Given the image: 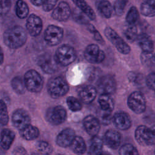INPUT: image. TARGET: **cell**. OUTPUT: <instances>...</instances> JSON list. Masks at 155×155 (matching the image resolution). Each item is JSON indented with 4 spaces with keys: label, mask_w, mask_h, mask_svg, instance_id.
<instances>
[{
    "label": "cell",
    "mask_w": 155,
    "mask_h": 155,
    "mask_svg": "<svg viewBox=\"0 0 155 155\" xmlns=\"http://www.w3.org/2000/svg\"><path fill=\"white\" fill-rule=\"evenodd\" d=\"M4 42L9 48L12 49L22 47L26 42L27 34L21 26L16 25L7 29L4 33Z\"/></svg>",
    "instance_id": "obj_1"
},
{
    "label": "cell",
    "mask_w": 155,
    "mask_h": 155,
    "mask_svg": "<svg viewBox=\"0 0 155 155\" xmlns=\"http://www.w3.org/2000/svg\"><path fill=\"white\" fill-rule=\"evenodd\" d=\"M134 137L137 142L142 146L155 145V125L150 127L145 125L137 127Z\"/></svg>",
    "instance_id": "obj_2"
},
{
    "label": "cell",
    "mask_w": 155,
    "mask_h": 155,
    "mask_svg": "<svg viewBox=\"0 0 155 155\" xmlns=\"http://www.w3.org/2000/svg\"><path fill=\"white\" fill-rule=\"evenodd\" d=\"M69 90L67 81L62 77H55L48 83V92L53 98H59L67 93Z\"/></svg>",
    "instance_id": "obj_3"
},
{
    "label": "cell",
    "mask_w": 155,
    "mask_h": 155,
    "mask_svg": "<svg viewBox=\"0 0 155 155\" xmlns=\"http://www.w3.org/2000/svg\"><path fill=\"white\" fill-rule=\"evenodd\" d=\"M24 81L26 88L32 93L41 91L44 85L42 77L35 70H30L25 73Z\"/></svg>",
    "instance_id": "obj_4"
},
{
    "label": "cell",
    "mask_w": 155,
    "mask_h": 155,
    "mask_svg": "<svg viewBox=\"0 0 155 155\" xmlns=\"http://www.w3.org/2000/svg\"><path fill=\"white\" fill-rule=\"evenodd\" d=\"M54 56L59 65L67 66L74 62L76 58V54L72 47L62 45L57 49Z\"/></svg>",
    "instance_id": "obj_5"
},
{
    "label": "cell",
    "mask_w": 155,
    "mask_h": 155,
    "mask_svg": "<svg viewBox=\"0 0 155 155\" xmlns=\"http://www.w3.org/2000/svg\"><path fill=\"white\" fill-rule=\"evenodd\" d=\"M104 33L106 38L115 46L120 53L127 54L130 52L131 49L128 44L113 28L106 27Z\"/></svg>",
    "instance_id": "obj_6"
},
{
    "label": "cell",
    "mask_w": 155,
    "mask_h": 155,
    "mask_svg": "<svg viewBox=\"0 0 155 155\" xmlns=\"http://www.w3.org/2000/svg\"><path fill=\"white\" fill-rule=\"evenodd\" d=\"M127 104L130 110L136 114L143 113L147 107L145 98L143 94L139 91H134L130 94L128 97Z\"/></svg>",
    "instance_id": "obj_7"
},
{
    "label": "cell",
    "mask_w": 155,
    "mask_h": 155,
    "mask_svg": "<svg viewBox=\"0 0 155 155\" xmlns=\"http://www.w3.org/2000/svg\"><path fill=\"white\" fill-rule=\"evenodd\" d=\"M46 117L48 122L54 125L62 124L67 118V111L64 107L57 105L49 108L46 113Z\"/></svg>",
    "instance_id": "obj_8"
},
{
    "label": "cell",
    "mask_w": 155,
    "mask_h": 155,
    "mask_svg": "<svg viewBox=\"0 0 155 155\" xmlns=\"http://www.w3.org/2000/svg\"><path fill=\"white\" fill-rule=\"evenodd\" d=\"M64 36L63 29L58 26L51 25L48 26L44 33V39L45 42L51 46L59 44Z\"/></svg>",
    "instance_id": "obj_9"
},
{
    "label": "cell",
    "mask_w": 155,
    "mask_h": 155,
    "mask_svg": "<svg viewBox=\"0 0 155 155\" xmlns=\"http://www.w3.org/2000/svg\"><path fill=\"white\" fill-rule=\"evenodd\" d=\"M105 56V53L97 45L94 44L88 45L84 51L85 59L92 64L102 62L104 60Z\"/></svg>",
    "instance_id": "obj_10"
},
{
    "label": "cell",
    "mask_w": 155,
    "mask_h": 155,
    "mask_svg": "<svg viewBox=\"0 0 155 155\" xmlns=\"http://www.w3.org/2000/svg\"><path fill=\"white\" fill-rule=\"evenodd\" d=\"M12 120L13 125L17 129L21 130L30 123V116L28 112L22 108L15 110L12 117Z\"/></svg>",
    "instance_id": "obj_11"
},
{
    "label": "cell",
    "mask_w": 155,
    "mask_h": 155,
    "mask_svg": "<svg viewBox=\"0 0 155 155\" xmlns=\"http://www.w3.org/2000/svg\"><path fill=\"white\" fill-rule=\"evenodd\" d=\"M38 64L44 72L49 74L56 72L59 65L55 56L50 54H45L42 56L39 59Z\"/></svg>",
    "instance_id": "obj_12"
},
{
    "label": "cell",
    "mask_w": 155,
    "mask_h": 155,
    "mask_svg": "<svg viewBox=\"0 0 155 155\" xmlns=\"http://www.w3.org/2000/svg\"><path fill=\"white\" fill-rule=\"evenodd\" d=\"M97 88L102 94H111L116 89V83L114 78L111 75H106L99 79Z\"/></svg>",
    "instance_id": "obj_13"
},
{
    "label": "cell",
    "mask_w": 155,
    "mask_h": 155,
    "mask_svg": "<svg viewBox=\"0 0 155 155\" xmlns=\"http://www.w3.org/2000/svg\"><path fill=\"white\" fill-rule=\"evenodd\" d=\"M121 134L115 130H108L104 136L103 142L107 147L111 149H117L122 143Z\"/></svg>",
    "instance_id": "obj_14"
},
{
    "label": "cell",
    "mask_w": 155,
    "mask_h": 155,
    "mask_svg": "<svg viewBox=\"0 0 155 155\" xmlns=\"http://www.w3.org/2000/svg\"><path fill=\"white\" fill-rule=\"evenodd\" d=\"M26 28L29 34L32 36H37L40 35L42 30V21L38 16L31 14L27 20Z\"/></svg>",
    "instance_id": "obj_15"
},
{
    "label": "cell",
    "mask_w": 155,
    "mask_h": 155,
    "mask_svg": "<svg viewBox=\"0 0 155 155\" xmlns=\"http://www.w3.org/2000/svg\"><path fill=\"white\" fill-rule=\"evenodd\" d=\"M112 120L115 127L120 130H128L132 125V120L130 115L124 111L115 113Z\"/></svg>",
    "instance_id": "obj_16"
},
{
    "label": "cell",
    "mask_w": 155,
    "mask_h": 155,
    "mask_svg": "<svg viewBox=\"0 0 155 155\" xmlns=\"http://www.w3.org/2000/svg\"><path fill=\"white\" fill-rule=\"evenodd\" d=\"M76 137L75 132L71 128H66L62 130L56 137V143L61 147H70Z\"/></svg>",
    "instance_id": "obj_17"
},
{
    "label": "cell",
    "mask_w": 155,
    "mask_h": 155,
    "mask_svg": "<svg viewBox=\"0 0 155 155\" xmlns=\"http://www.w3.org/2000/svg\"><path fill=\"white\" fill-rule=\"evenodd\" d=\"M83 124L86 132L92 137L97 136L99 133L101 128L100 122L96 117L93 115L86 116L84 119Z\"/></svg>",
    "instance_id": "obj_18"
},
{
    "label": "cell",
    "mask_w": 155,
    "mask_h": 155,
    "mask_svg": "<svg viewBox=\"0 0 155 155\" xmlns=\"http://www.w3.org/2000/svg\"><path fill=\"white\" fill-rule=\"evenodd\" d=\"M71 14L69 5L66 2H61L53 10L51 16L53 19L59 21H67Z\"/></svg>",
    "instance_id": "obj_19"
},
{
    "label": "cell",
    "mask_w": 155,
    "mask_h": 155,
    "mask_svg": "<svg viewBox=\"0 0 155 155\" xmlns=\"http://www.w3.org/2000/svg\"><path fill=\"white\" fill-rule=\"evenodd\" d=\"M97 95L96 89L92 85H86L79 90V96L84 103L90 104L95 99Z\"/></svg>",
    "instance_id": "obj_20"
},
{
    "label": "cell",
    "mask_w": 155,
    "mask_h": 155,
    "mask_svg": "<svg viewBox=\"0 0 155 155\" xmlns=\"http://www.w3.org/2000/svg\"><path fill=\"white\" fill-rule=\"evenodd\" d=\"M0 135V145L1 148L4 150H8L15 137L14 132L8 128H5L1 131Z\"/></svg>",
    "instance_id": "obj_21"
},
{
    "label": "cell",
    "mask_w": 155,
    "mask_h": 155,
    "mask_svg": "<svg viewBox=\"0 0 155 155\" xmlns=\"http://www.w3.org/2000/svg\"><path fill=\"white\" fill-rule=\"evenodd\" d=\"M137 43L143 52H152L154 50V45L151 38L145 33L138 35Z\"/></svg>",
    "instance_id": "obj_22"
},
{
    "label": "cell",
    "mask_w": 155,
    "mask_h": 155,
    "mask_svg": "<svg viewBox=\"0 0 155 155\" xmlns=\"http://www.w3.org/2000/svg\"><path fill=\"white\" fill-rule=\"evenodd\" d=\"M101 110L104 112L111 113L114 109V101L109 94H101L98 100Z\"/></svg>",
    "instance_id": "obj_23"
},
{
    "label": "cell",
    "mask_w": 155,
    "mask_h": 155,
    "mask_svg": "<svg viewBox=\"0 0 155 155\" xmlns=\"http://www.w3.org/2000/svg\"><path fill=\"white\" fill-rule=\"evenodd\" d=\"M96 6L99 13L106 18L111 17L113 8L111 3L107 0H96Z\"/></svg>",
    "instance_id": "obj_24"
},
{
    "label": "cell",
    "mask_w": 155,
    "mask_h": 155,
    "mask_svg": "<svg viewBox=\"0 0 155 155\" xmlns=\"http://www.w3.org/2000/svg\"><path fill=\"white\" fill-rule=\"evenodd\" d=\"M104 142L97 136H94L91 138L88 147V153L89 155H98L101 153L103 148Z\"/></svg>",
    "instance_id": "obj_25"
},
{
    "label": "cell",
    "mask_w": 155,
    "mask_h": 155,
    "mask_svg": "<svg viewBox=\"0 0 155 155\" xmlns=\"http://www.w3.org/2000/svg\"><path fill=\"white\" fill-rule=\"evenodd\" d=\"M71 150L78 155H82L85 153L87 147L84 139L81 136H76L70 146Z\"/></svg>",
    "instance_id": "obj_26"
},
{
    "label": "cell",
    "mask_w": 155,
    "mask_h": 155,
    "mask_svg": "<svg viewBox=\"0 0 155 155\" xmlns=\"http://www.w3.org/2000/svg\"><path fill=\"white\" fill-rule=\"evenodd\" d=\"M79 9L88 18L94 20L96 18V15L93 10L85 2V0H71Z\"/></svg>",
    "instance_id": "obj_27"
},
{
    "label": "cell",
    "mask_w": 155,
    "mask_h": 155,
    "mask_svg": "<svg viewBox=\"0 0 155 155\" xmlns=\"http://www.w3.org/2000/svg\"><path fill=\"white\" fill-rule=\"evenodd\" d=\"M142 15L148 17L155 16V0H143L140 5Z\"/></svg>",
    "instance_id": "obj_28"
},
{
    "label": "cell",
    "mask_w": 155,
    "mask_h": 155,
    "mask_svg": "<svg viewBox=\"0 0 155 155\" xmlns=\"http://www.w3.org/2000/svg\"><path fill=\"white\" fill-rule=\"evenodd\" d=\"M20 133L25 139L32 140L38 137L39 131L37 127L30 124L22 130H20Z\"/></svg>",
    "instance_id": "obj_29"
},
{
    "label": "cell",
    "mask_w": 155,
    "mask_h": 155,
    "mask_svg": "<svg viewBox=\"0 0 155 155\" xmlns=\"http://www.w3.org/2000/svg\"><path fill=\"white\" fill-rule=\"evenodd\" d=\"M29 13V8L26 4L22 0H18L16 4V13L18 18L24 19L26 18Z\"/></svg>",
    "instance_id": "obj_30"
},
{
    "label": "cell",
    "mask_w": 155,
    "mask_h": 155,
    "mask_svg": "<svg viewBox=\"0 0 155 155\" xmlns=\"http://www.w3.org/2000/svg\"><path fill=\"white\" fill-rule=\"evenodd\" d=\"M12 87L13 90L18 94H22L25 93V85L24 80L19 76L15 77L11 82Z\"/></svg>",
    "instance_id": "obj_31"
},
{
    "label": "cell",
    "mask_w": 155,
    "mask_h": 155,
    "mask_svg": "<svg viewBox=\"0 0 155 155\" xmlns=\"http://www.w3.org/2000/svg\"><path fill=\"white\" fill-rule=\"evenodd\" d=\"M140 60L144 65L155 67V53L143 51L140 55Z\"/></svg>",
    "instance_id": "obj_32"
},
{
    "label": "cell",
    "mask_w": 155,
    "mask_h": 155,
    "mask_svg": "<svg viewBox=\"0 0 155 155\" xmlns=\"http://www.w3.org/2000/svg\"><path fill=\"white\" fill-rule=\"evenodd\" d=\"M36 148L39 153L42 155H50L53 152V147L46 141L38 142L36 144Z\"/></svg>",
    "instance_id": "obj_33"
},
{
    "label": "cell",
    "mask_w": 155,
    "mask_h": 155,
    "mask_svg": "<svg viewBox=\"0 0 155 155\" xmlns=\"http://www.w3.org/2000/svg\"><path fill=\"white\" fill-rule=\"evenodd\" d=\"M119 155H140L135 147L130 143H126L120 147Z\"/></svg>",
    "instance_id": "obj_34"
},
{
    "label": "cell",
    "mask_w": 155,
    "mask_h": 155,
    "mask_svg": "<svg viewBox=\"0 0 155 155\" xmlns=\"http://www.w3.org/2000/svg\"><path fill=\"white\" fill-rule=\"evenodd\" d=\"M67 104L68 108L72 111H79L82 107L80 101L73 96H69L67 97Z\"/></svg>",
    "instance_id": "obj_35"
},
{
    "label": "cell",
    "mask_w": 155,
    "mask_h": 155,
    "mask_svg": "<svg viewBox=\"0 0 155 155\" xmlns=\"http://www.w3.org/2000/svg\"><path fill=\"white\" fill-rule=\"evenodd\" d=\"M139 18V12L135 7H131L126 16V21L129 25H134Z\"/></svg>",
    "instance_id": "obj_36"
},
{
    "label": "cell",
    "mask_w": 155,
    "mask_h": 155,
    "mask_svg": "<svg viewBox=\"0 0 155 155\" xmlns=\"http://www.w3.org/2000/svg\"><path fill=\"white\" fill-rule=\"evenodd\" d=\"M0 121L3 125L7 124L8 122V114L5 102L0 100Z\"/></svg>",
    "instance_id": "obj_37"
},
{
    "label": "cell",
    "mask_w": 155,
    "mask_h": 155,
    "mask_svg": "<svg viewBox=\"0 0 155 155\" xmlns=\"http://www.w3.org/2000/svg\"><path fill=\"white\" fill-rule=\"evenodd\" d=\"M124 35L126 38L130 41H134L137 39L138 36L137 35V29L134 25H130L124 31Z\"/></svg>",
    "instance_id": "obj_38"
},
{
    "label": "cell",
    "mask_w": 155,
    "mask_h": 155,
    "mask_svg": "<svg viewBox=\"0 0 155 155\" xmlns=\"http://www.w3.org/2000/svg\"><path fill=\"white\" fill-rule=\"evenodd\" d=\"M128 0H116L114 4V10L117 16H121L125 10Z\"/></svg>",
    "instance_id": "obj_39"
},
{
    "label": "cell",
    "mask_w": 155,
    "mask_h": 155,
    "mask_svg": "<svg viewBox=\"0 0 155 155\" xmlns=\"http://www.w3.org/2000/svg\"><path fill=\"white\" fill-rule=\"evenodd\" d=\"M73 18L75 21L82 24H88V21L85 17L84 14L78 9H74L73 13Z\"/></svg>",
    "instance_id": "obj_40"
},
{
    "label": "cell",
    "mask_w": 155,
    "mask_h": 155,
    "mask_svg": "<svg viewBox=\"0 0 155 155\" xmlns=\"http://www.w3.org/2000/svg\"><path fill=\"white\" fill-rule=\"evenodd\" d=\"M11 7L10 0H0V17L6 15Z\"/></svg>",
    "instance_id": "obj_41"
},
{
    "label": "cell",
    "mask_w": 155,
    "mask_h": 155,
    "mask_svg": "<svg viewBox=\"0 0 155 155\" xmlns=\"http://www.w3.org/2000/svg\"><path fill=\"white\" fill-rule=\"evenodd\" d=\"M58 1V0H45L42 4L43 10L45 12L51 10L55 7Z\"/></svg>",
    "instance_id": "obj_42"
},
{
    "label": "cell",
    "mask_w": 155,
    "mask_h": 155,
    "mask_svg": "<svg viewBox=\"0 0 155 155\" xmlns=\"http://www.w3.org/2000/svg\"><path fill=\"white\" fill-rule=\"evenodd\" d=\"M146 82L150 89L155 91V73H151L148 75Z\"/></svg>",
    "instance_id": "obj_43"
},
{
    "label": "cell",
    "mask_w": 155,
    "mask_h": 155,
    "mask_svg": "<svg viewBox=\"0 0 155 155\" xmlns=\"http://www.w3.org/2000/svg\"><path fill=\"white\" fill-rule=\"evenodd\" d=\"M13 155H27L26 151L21 147H18L14 149L13 152Z\"/></svg>",
    "instance_id": "obj_44"
},
{
    "label": "cell",
    "mask_w": 155,
    "mask_h": 155,
    "mask_svg": "<svg viewBox=\"0 0 155 155\" xmlns=\"http://www.w3.org/2000/svg\"><path fill=\"white\" fill-rule=\"evenodd\" d=\"M93 35H94V39L96 40H97V41H99V42H102L103 41V38L101 36V34L97 31V30H96L93 33Z\"/></svg>",
    "instance_id": "obj_45"
},
{
    "label": "cell",
    "mask_w": 155,
    "mask_h": 155,
    "mask_svg": "<svg viewBox=\"0 0 155 155\" xmlns=\"http://www.w3.org/2000/svg\"><path fill=\"white\" fill-rule=\"evenodd\" d=\"M45 0H31V2L36 5V6H40L43 4Z\"/></svg>",
    "instance_id": "obj_46"
},
{
    "label": "cell",
    "mask_w": 155,
    "mask_h": 155,
    "mask_svg": "<svg viewBox=\"0 0 155 155\" xmlns=\"http://www.w3.org/2000/svg\"><path fill=\"white\" fill-rule=\"evenodd\" d=\"M3 61H4V53L1 47H0V65L2 64Z\"/></svg>",
    "instance_id": "obj_47"
},
{
    "label": "cell",
    "mask_w": 155,
    "mask_h": 155,
    "mask_svg": "<svg viewBox=\"0 0 155 155\" xmlns=\"http://www.w3.org/2000/svg\"><path fill=\"white\" fill-rule=\"evenodd\" d=\"M0 155H5V151L2 148H0Z\"/></svg>",
    "instance_id": "obj_48"
},
{
    "label": "cell",
    "mask_w": 155,
    "mask_h": 155,
    "mask_svg": "<svg viewBox=\"0 0 155 155\" xmlns=\"http://www.w3.org/2000/svg\"><path fill=\"white\" fill-rule=\"evenodd\" d=\"M98 155H111V154H109V153H103V152H101V153H99Z\"/></svg>",
    "instance_id": "obj_49"
},
{
    "label": "cell",
    "mask_w": 155,
    "mask_h": 155,
    "mask_svg": "<svg viewBox=\"0 0 155 155\" xmlns=\"http://www.w3.org/2000/svg\"><path fill=\"white\" fill-rule=\"evenodd\" d=\"M2 124H1V121H0V134H1V128H2Z\"/></svg>",
    "instance_id": "obj_50"
},
{
    "label": "cell",
    "mask_w": 155,
    "mask_h": 155,
    "mask_svg": "<svg viewBox=\"0 0 155 155\" xmlns=\"http://www.w3.org/2000/svg\"><path fill=\"white\" fill-rule=\"evenodd\" d=\"M32 155H39V154H33Z\"/></svg>",
    "instance_id": "obj_51"
},
{
    "label": "cell",
    "mask_w": 155,
    "mask_h": 155,
    "mask_svg": "<svg viewBox=\"0 0 155 155\" xmlns=\"http://www.w3.org/2000/svg\"><path fill=\"white\" fill-rule=\"evenodd\" d=\"M154 153H155V151H154Z\"/></svg>",
    "instance_id": "obj_52"
}]
</instances>
